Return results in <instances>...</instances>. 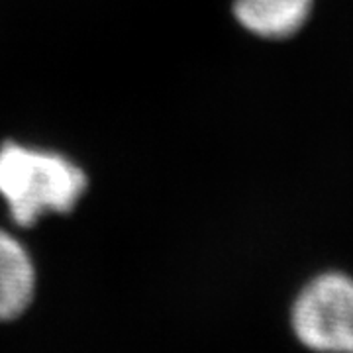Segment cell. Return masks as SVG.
I'll return each mask as SVG.
<instances>
[{
    "label": "cell",
    "instance_id": "obj_4",
    "mask_svg": "<svg viewBox=\"0 0 353 353\" xmlns=\"http://www.w3.org/2000/svg\"><path fill=\"white\" fill-rule=\"evenodd\" d=\"M312 0H234V16L259 38L283 39L296 34L310 16Z\"/></svg>",
    "mask_w": 353,
    "mask_h": 353
},
{
    "label": "cell",
    "instance_id": "obj_2",
    "mask_svg": "<svg viewBox=\"0 0 353 353\" xmlns=\"http://www.w3.org/2000/svg\"><path fill=\"white\" fill-rule=\"evenodd\" d=\"M292 330L318 353H353V279L324 273L312 279L292 304Z\"/></svg>",
    "mask_w": 353,
    "mask_h": 353
},
{
    "label": "cell",
    "instance_id": "obj_3",
    "mask_svg": "<svg viewBox=\"0 0 353 353\" xmlns=\"http://www.w3.org/2000/svg\"><path fill=\"white\" fill-rule=\"evenodd\" d=\"M36 294V265L26 245L0 228V320L24 314Z\"/></svg>",
    "mask_w": 353,
    "mask_h": 353
},
{
    "label": "cell",
    "instance_id": "obj_1",
    "mask_svg": "<svg viewBox=\"0 0 353 353\" xmlns=\"http://www.w3.org/2000/svg\"><path fill=\"white\" fill-rule=\"evenodd\" d=\"M83 167L53 150L18 141L0 145V196L16 226L32 228L46 214H69L85 196Z\"/></svg>",
    "mask_w": 353,
    "mask_h": 353
}]
</instances>
